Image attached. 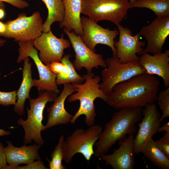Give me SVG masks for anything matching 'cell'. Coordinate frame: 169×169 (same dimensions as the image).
Masks as SVG:
<instances>
[{"instance_id":"4316f807","label":"cell","mask_w":169,"mask_h":169,"mask_svg":"<svg viewBox=\"0 0 169 169\" xmlns=\"http://www.w3.org/2000/svg\"><path fill=\"white\" fill-rule=\"evenodd\" d=\"M156 100L162 112L159 119L161 122L165 118L169 117V86L159 93Z\"/></svg>"},{"instance_id":"4dcf8cb0","label":"cell","mask_w":169,"mask_h":169,"mask_svg":"<svg viewBox=\"0 0 169 169\" xmlns=\"http://www.w3.org/2000/svg\"><path fill=\"white\" fill-rule=\"evenodd\" d=\"M47 169V168L44 165L41 159L37 160L27 165L21 166H18L14 167L13 169Z\"/></svg>"},{"instance_id":"4fadbf2b","label":"cell","mask_w":169,"mask_h":169,"mask_svg":"<svg viewBox=\"0 0 169 169\" xmlns=\"http://www.w3.org/2000/svg\"><path fill=\"white\" fill-rule=\"evenodd\" d=\"M139 32L146 39L147 45L139 54L149 53L155 54L162 52L169 35V15L157 16L149 24L142 27Z\"/></svg>"},{"instance_id":"2e32d148","label":"cell","mask_w":169,"mask_h":169,"mask_svg":"<svg viewBox=\"0 0 169 169\" xmlns=\"http://www.w3.org/2000/svg\"><path fill=\"white\" fill-rule=\"evenodd\" d=\"M134 135H128L119 141L120 146L113 153L103 155L100 158L114 169H133L135 164L134 156Z\"/></svg>"},{"instance_id":"52a82bcc","label":"cell","mask_w":169,"mask_h":169,"mask_svg":"<svg viewBox=\"0 0 169 169\" xmlns=\"http://www.w3.org/2000/svg\"><path fill=\"white\" fill-rule=\"evenodd\" d=\"M101 125H94L87 129H75L65 141V153L64 159L67 164L70 163L77 153L82 155L89 161L94 151L93 147L103 130Z\"/></svg>"},{"instance_id":"5b68a950","label":"cell","mask_w":169,"mask_h":169,"mask_svg":"<svg viewBox=\"0 0 169 169\" xmlns=\"http://www.w3.org/2000/svg\"><path fill=\"white\" fill-rule=\"evenodd\" d=\"M81 13L95 22L102 20L120 25L130 9L128 0H81Z\"/></svg>"},{"instance_id":"ffe728a7","label":"cell","mask_w":169,"mask_h":169,"mask_svg":"<svg viewBox=\"0 0 169 169\" xmlns=\"http://www.w3.org/2000/svg\"><path fill=\"white\" fill-rule=\"evenodd\" d=\"M64 13L63 20L59 22V26L69 31H73L81 36L83 34L81 25V0H62Z\"/></svg>"},{"instance_id":"7402d4cb","label":"cell","mask_w":169,"mask_h":169,"mask_svg":"<svg viewBox=\"0 0 169 169\" xmlns=\"http://www.w3.org/2000/svg\"><path fill=\"white\" fill-rule=\"evenodd\" d=\"M48 10V15L43 23V32L51 30V26L54 23L61 22L64 18V10L62 0H42Z\"/></svg>"},{"instance_id":"cb8c5ba5","label":"cell","mask_w":169,"mask_h":169,"mask_svg":"<svg viewBox=\"0 0 169 169\" xmlns=\"http://www.w3.org/2000/svg\"><path fill=\"white\" fill-rule=\"evenodd\" d=\"M129 4L130 8H147L153 11L157 16L169 15V0H137Z\"/></svg>"},{"instance_id":"ac0fdd59","label":"cell","mask_w":169,"mask_h":169,"mask_svg":"<svg viewBox=\"0 0 169 169\" xmlns=\"http://www.w3.org/2000/svg\"><path fill=\"white\" fill-rule=\"evenodd\" d=\"M7 146L4 150L7 165L5 169H13L21 164H28L41 159L38 151L41 145L36 144L27 146L24 145L21 147L14 146L9 141H7Z\"/></svg>"},{"instance_id":"44dd1931","label":"cell","mask_w":169,"mask_h":169,"mask_svg":"<svg viewBox=\"0 0 169 169\" xmlns=\"http://www.w3.org/2000/svg\"><path fill=\"white\" fill-rule=\"evenodd\" d=\"M31 66L29 58H25L24 60L22 80L19 89L17 91V100L13 109L14 111L20 115H22L24 112L26 100L31 98L30 91L33 86Z\"/></svg>"},{"instance_id":"9c48e42d","label":"cell","mask_w":169,"mask_h":169,"mask_svg":"<svg viewBox=\"0 0 169 169\" xmlns=\"http://www.w3.org/2000/svg\"><path fill=\"white\" fill-rule=\"evenodd\" d=\"M19 55L17 62L20 63L30 57L36 65L39 79H33V86L40 91H49L58 94L59 90L56 83L57 75L50 69L49 65L44 64L40 59L37 50L34 47L32 40L18 42Z\"/></svg>"},{"instance_id":"d590c367","label":"cell","mask_w":169,"mask_h":169,"mask_svg":"<svg viewBox=\"0 0 169 169\" xmlns=\"http://www.w3.org/2000/svg\"><path fill=\"white\" fill-rule=\"evenodd\" d=\"M6 30V27L5 23L0 21V37L3 36Z\"/></svg>"},{"instance_id":"f546056e","label":"cell","mask_w":169,"mask_h":169,"mask_svg":"<svg viewBox=\"0 0 169 169\" xmlns=\"http://www.w3.org/2000/svg\"><path fill=\"white\" fill-rule=\"evenodd\" d=\"M156 146L169 159V133H166L159 140L154 141Z\"/></svg>"},{"instance_id":"6da1fadb","label":"cell","mask_w":169,"mask_h":169,"mask_svg":"<svg viewBox=\"0 0 169 169\" xmlns=\"http://www.w3.org/2000/svg\"><path fill=\"white\" fill-rule=\"evenodd\" d=\"M160 82L146 73L115 85L105 102L115 109L142 108L156 100Z\"/></svg>"},{"instance_id":"603a6c76","label":"cell","mask_w":169,"mask_h":169,"mask_svg":"<svg viewBox=\"0 0 169 169\" xmlns=\"http://www.w3.org/2000/svg\"><path fill=\"white\" fill-rule=\"evenodd\" d=\"M141 153L154 166L161 169H169V159L156 146L152 138L146 143Z\"/></svg>"},{"instance_id":"7a4b0ae2","label":"cell","mask_w":169,"mask_h":169,"mask_svg":"<svg viewBox=\"0 0 169 169\" xmlns=\"http://www.w3.org/2000/svg\"><path fill=\"white\" fill-rule=\"evenodd\" d=\"M142 108H124L118 110L110 120L105 124L98 141L95 144L94 155L98 158L107 152L117 141L126 135H134L136 124L141 120Z\"/></svg>"},{"instance_id":"836d02e7","label":"cell","mask_w":169,"mask_h":169,"mask_svg":"<svg viewBox=\"0 0 169 169\" xmlns=\"http://www.w3.org/2000/svg\"><path fill=\"white\" fill-rule=\"evenodd\" d=\"M165 131L166 133H169V122L167 121L162 126H161L158 129V132L161 133L162 131Z\"/></svg>"},{"instance_id":"83f0119b","label":"cell","mask_w":169,"mask_h":169,"mask_svg":"<svg viewBox=\"0 0 169 169\" xmlns=\"http://www.w3.org/2000/svg\"><path fill=\"white\" fill-rule=\"evenodd\" d=\"M17 100V91L4 92L0 91V105L8 106L15 105Z\"/></svg>"},{"instance_id":"8d00e7d4","label":"cell","mask_w":169,"mask_h":169,"mask_svg":"<svg viewBox=\"0 0 169 169\" xmlns=\"http://www.w3.org/2000/svg\"><path fill=\"white\" fill-rule=\"evenodd\" d=\"M11 133V132L9 131L2 129H0V136H8L10 135Z\"/></svg>"},{"instance_id":"5bb4252c","label":"cell","mask_w":169,"mask_h":169,"mask_svg":"<svg viewBox=\"0 0 169 169\" xmlns=\"http://www.w3.org/2000/svg\"><path fill=\"white\" fill-rule=\"evenodd\" d=\"M142 109L143 117L138 124L139 129L134 138V154L141 153L144 146L161 126L160 115L154 103L147 104Z\"/></svg>"},{"instance_id":"ab89813d","label":"cell","mask_w":169,"mask_h":169,"mask_svg":"<svg viewBox=\"0 0 169 169\" xmlns=\"http://www.w3.org/2000/svg\"><path fill=\"white\" fill-rule=\"evenodd\" d=\"M1 70H0V77L1 76Z\"/></svg>"},{"instance_id":"d4e9b609","label":"cell","mask_w":169,"mask_h":169,"mask_svg":"<svg viewBox=\"0 0 169 169\" xmlns=\"http://www.w3.org/2000/svg\"><path fill=\"white\" fill-rule=\"evenodd\" d=\"M71 57V55L69 54H66L63 57L61 62L68 67L69 74L66 77L57 75L56 83L57 85L68 83L81 84L85 80L84 76H81L76 72L73 63L70 60Z\"/></svg>"},{"instance_id":"3957f363","label":"cell","mask_w":169,"mask_h":169,"mask_svg":"<svg viewBox=\"0 0 169 169\" xmlns=\"http://www.w3.org/2000/svg\"><path fill=\"white\" fill-rule=\"evenodd\" d=\"M85 82L81 84L71 83L77 88L76 93L72 94L68 99L69 102L77 100L80 101L79 108L71 120V123L74 124L81 115L85 116V123L89 126L95 124L96 116L94 101L100 98L106 102L107 95L100 88V82L101 77L95 75L92 72H87L83 75Z\"/></svg>"},{"instance_id":"ba28073f","label":"cell","mask_w":169,"mask_h":169,"mask_svg":"<svg viewBox=\"0 0 169 169\" xmlns=\"http://www.w3.org/2000/svg\"><path fill=\"white\" fill-rule=\"evenodd\" d=\"M5 23L6 30L3 36L16 42L33 40L39 37L43 31V23L39 12L36 11L28 16L23 13L13 20Z\"/></svg>"},{"instance_id":"e0dca14e","label":"cell","mask_w":169,"mask_h":169,"mask_svg":"<svg viewBox=\"0 0 169 169\" xmlns=\"http://www.w3.org/2000/svg\"><path fill=\"white\" fill-rule=\"evenodd\" d=\"M63 89L59 95L47 107L48 118L44 125L45 131L59 125H66L70 122L73 115L69 113L64 107L66 99L77 91L76 88L72 84H64Z\"/></svg>"},{"instance_id":"d6a6232c","label":"cell","mask_w":169,"mask_h":169,"mask_svg":"<svg viewBox=\"0 0 169 169\" xmlns=\"http://www.w3.org/2000/svg\"><path fill=\"white\" fill-rule=\"evenodd\" d=\"M3 144L0 141V169H5L8 165Z\"/></svg>"},{"instance_id":"f35d334b","label":"cell","mask_w":169,"mask_h":169,"mask_svg":"<svg viewBox=\"0 0 169 169\" xmlns=\"http://www.w3.org/2000/svg\"><path fill=\"white\" fill-rule=\"evenodd\" d=\"M130 1V2H129V3H134L137 0H129Z\"/></svg>"},{"instance_id":"9a60e30c","label":"cell","mask_w":169,"mask_h":169,"mask_svg":"<svg viewBox=\"0 0 169 169\" xmlns=\"http://www.w3.org/2000/svg\"><path fill=\"white\" fill-rule=\"evenodd\" d=\"M119 32V38L115 41L117 57L122 63L139 61L137 55L143 50L145 42L140 40L139 32L133 35L130 29L120 24L117 26Z\"/></svg>"},{"instance_id":"1f68e13d","label":"cell","mask_w":169,"mask_h":169,"mask_svg":"<svg viewBox=\"0 0 169 169\" xmlns=\"http://www.w3.org/2000/svg\"><path fill=\"white\" fill-rule=\"evenodd\" d=\"M0 1L7 3L20 9L26 8L29 6V3L23 0H0Z\"/></svg>"},{"instance_id":"7c38bea8","label":"cell","mask_w":169,"mask_h":169,"mask_svg":"<svg viewBox=\"0 0 169 169\" xmlns=\"http://www.w3.org/2000/svg\"><path fill=\"white\" fill-rule=\"evenodd\" d=\"M64 31L68 37L75 54V59L73 63L75 69L79 71L84 68L87 72H92L93 68L98 69L99 66L106 67L105 60L102 55L96 53L88 47L80 36L65 28Z\"/></svg>"},{"instance_id":"277c9868","label":"cell","mask_w":169,"mask_h":169,"mask_svg":"<svg viewBox=\"0 0 169 169\" xmlns=\"http://www.w3.org/2000/svg\"><path fill=\"white\" fill-rule=\"evenodd\" d=\"M58 96V94L49 91H40L39 96L35 99L29 100L30 108H27L28 117L26 120L20 118L17 121L18 125L24 130V144L27 145L33 141L36 144L42 145L44 143L41 132L45 131L42 124L43 113L46 104L53 102Z\"/></svg>"},{"instance_id":"8fae6325","label":"cell","mask_w":169,"mask_h":169,"mask_svg":"<svg viewBox=\"0 0 169 169\" xmlns=\"http://www.w3.org/2000/svg\"><path fill=\"white\" fill-rule=\"evenodd\" d=\"M81 21L83 31V34L81 37L88 47L95 52V48L97 45H105L111 48L113 55H116L114 39L119 34L118 30L103 28L98 25L97 23L84 16L81 17Z\"/></svg>"},{"instance_id":"74e56055","label":"cell","mask_w":169,"mask_h":169,"mask_svg":"<svg viewBox=\"0 0 169 169\" xmlns=\"http://www.w3.org/2000/svg\"><path fill=\"white\" fill-rule=\"evenodd\" d=\"M6 42L5 40L0 39V48L5 44Z\"/></svg>"},{"instance_id":"484cf974","label":"cell","mask_w":169,"mask_h":169,"mask_svg":"<svg viewBox=\"0 0 169 169\" xmlns=\"http://www.w3.org/2000/svg\"><path fill=\"white\" fill-rule=\"evenodd\" d=\"M65 138L63 134L60 136L59 142L52 151L51 160H47L49 163L50 169H65L66 167L62 164L65 153Z\"/></svg>"},{"instance_id":"f1b7e54d","label":"cell","mask_w":169,"mask_h":169,"mask_svg":"<svg viewBox=\"0 0 169 169\" xmlns=\"http://www.w3.org/2000/svg\"><path fill=\"white\" fill-rule=\"evenodd\" d=\"M51 71L57 76L66 77L68 75L69 69L67 66L60 62H53L49 65Z\"/></svg>"},{"instance_id":"d6986e66","label":"cell","mask_w":169,"mask_h":169,"mask_svg":"<svg viewBox=\"0 0 169 169\" xmlns=\"http://www.w3.org/2000/svg\"><path fill=\"white\" fill-rule=\"evenodd\" d=\"M141 55L139 61L146 73L158 75L163 79L165 87H169V50L153 55L149 53Z\"/></svg>"},{"instance_id":"8992f818","label":"cell","mask_w":169,"mask_h":169,"mask_svg":"<svg viewBox=\"0 0 169 169\" xmlns=\"http://www.w3.org/2000/svg\"><path fill=\"white\" fill-rule=\"evenodd\" d=\"M106 67L101 72L100 89L107 95L116 84L140 74L146 73L139 61L122 63L116 55L105 60Z\"/></svg>"},{"instance_id":"e575fe53","label":"cell","mask_w":169,"mask_h":169,"mask_svg":"<svg viewBox=\"0 0 169 169\" xmlns=\"http://www.w3.org/2000/svg\"><path fill=\"white\" fill-rule=\"evenodd\" d=\"M5 5L3 2L0 1V20L4 18L5 15Z\"/></svg>"},{"instance_id":"30bf717a","label":"cell","mask_w":169,"mask_h":169,"mask_svg":"<svg viewBox=\"0 0 169 169\" xmlns=\"http://www.w3.org/2000/svg\"><path fill=\"white\" fill-rule=\"evenodd\" d=\"M63 36L62 34L61 38H58L51 30L43 32L32 40L34 47L40 52L38 54L40 59L44 64L49 65L53 62H61L64 50L71 45L70 41Z\"/></svg>"}]
</instances>
